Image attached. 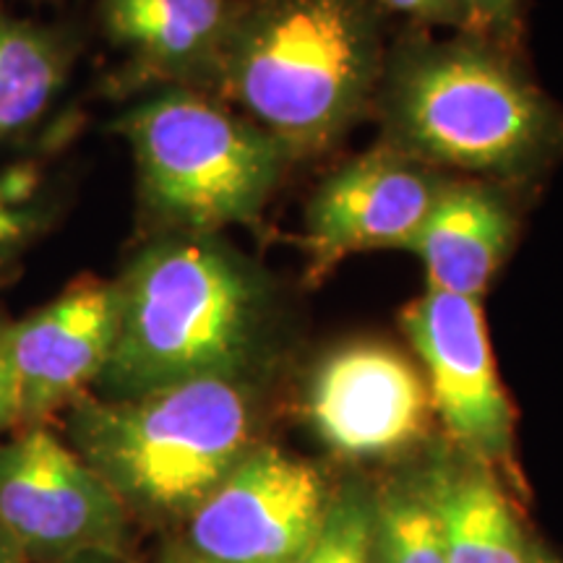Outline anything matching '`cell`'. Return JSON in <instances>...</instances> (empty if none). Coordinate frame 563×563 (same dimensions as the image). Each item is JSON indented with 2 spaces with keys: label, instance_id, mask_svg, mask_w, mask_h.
Masks as SVG:
<instances>
[{
  "label": "cell",
  "instance_id": "obj_1",
  "mask_svg": "<svg viewBox=\"0 0 563 563\" xmlns=\"http://www.w3.org/2000/svg\"><path fill=\"white\" fill-rule=\"evenodd\" d=\"M121 323L95 386L129 399L196 378H245L272 321V285L220 235H154L115 279Z\"/></svg>",
  "mask_w": 563,
  "mask_h": 563
},
{
  "label": "cell",
  "instance_id": "obj_2",
  "mask_svg": "<svg viewBox=\"0 0 563 563\" xmlns=\"http://www.w3.org/2000/svg\"><path fill=\"white\" fill-rule=\"evenodd\" d=\"M382 76L363 0H262L241 5L217 97L238 102L287 152H316L361 115Z\"/></svg>",
  "mask_w": 563,
  "mask_h": 563
},
{
  "label": "cell",
  "instance_id": "obj_3",
  "mask_svg": "<svg viewBox=\"0 0 563 563\" xmlns=\"http://www.w3.org/2000/svg\"><path fill=\"white\" fill-rule=\"evenodd\" d=\"M389 144L426 165L519 178L553 157L563 118L481 37L412 42L386 68Z\"/></svg>",
  "mask_w": 563,
  "mask_h": 563
},
{
  "label": "cell",
  "instance_id": "obj_4",
  "mask_svg": "<svg viewBox=\"0 0 563 563\" xmlns=\"http://www.w3.org/2000/svg\"><path fill=\"white\" fill-rule=\"evenodd\" d=\"M66 412L70 449L125 509L154 517H191L258 446L245 378H196L129 399L84 394Z\"/></svg>",
  "mask_w": 563,
  "mask_h": 563
},
{
  "label": "cell",
  "instance_id": "obj_5",
  "mask_svg": "<svg viewBox=\"0 0 563 563\" xmlns=\"http://www.w3.org/2000/svg\"><path fill=\"white\" fill-rule=\"evenodd\" d=\"M112 131L131 146L146 238L256 224L292 159L262 125L194 89H159Z\"/></svg>",
  "mask_w": 563,
  "mask_h": 563
},
{
  "label": "cell",
  "instance_id": "obj_6",
  "mask_svg": "<svg viewBox=\"0 0 563 563\" xmlns=\"http://www.w3.org/2000/svg\"><path fill=\"white\" fill-rule=\"evenodd\" d=\"M125 506L47 426L21 428L0 443V532L42 559L112 553Z\"/></svg>",
  "mask_w": 563,
  "mask_h": 563
},
{
  "label": "cell",
  "instance_id": "obj_7",
  "mask_svg": "<svg viewBox=\"0 0 563 563\" xmlns=\"http://www.w3.org/2000/svg\"><path fill=\"white\" fill-rule=\"evenodd\" d=\"M332 493L313 464L256 446L196 506V563H295L319 530Z\"/></svg>",
  "mask_w": 563,
  "mask_h": 563
},
{
  "label": "cell",
  "instance_id": "obj_8",
  "mask_svg": "<svg viewBox=\"0 0 563 563\" xmlns=\"http://www.w3.org/2000/svg\"><path fill=\"white\" fill-rule=\"evenodd\" d=\"M402 329L428 373V397L456 449L485 464L514 456V407L498 382L481 300L428 290Z\"/></svg>",
  "mask_w": 563,
  "mask_h": 563
},
{
  "label": "cell",
  "instance_id": "obj_9",
  "mask_svg": "<svg viewBox=\"0 0 563 563\" xmlns=\"http://www.w3.org/2000/svg\"><path fill=\"white\" fill-rule=\"evenodd\" d=\"M121 323L115 279L81 274L66 290L11 323L19 426H47L100 382ZM16 426V428H19Z\"/></svg>",
  "mask_w": 563,
  "mask_h": 563
},
{
  "label": "cell",
  "instance_id": "obj_10",
  "mask_svg": "<svg viewBox=\"0 0 563 563\" xmlns=\"http://www.w3.org/2000/svg\"><path fill=\"white\" fill-rule=\"evenodd\" d=\"M446 180L426 162L378 146L329 175L308 207V279L321 282L352 253L407 249Z\"/></svg>",
  "mask_w": 563,
  "mask_h": 563
},
{
  "label": "cell",
  "instance_id": "obj_11",
  "mask_svg": "<svg viewBox=\"0 0 563 563\" xmlns=\"http://www.w3.org/2000/svg\"><path fill=\"white\" fill-rule=\"evenodd\" d=\"M241 5L232 0H97V21L121 66L104 91L194 89L217 97L220 68Z\"/></svg>",
  "mask_w": 563,
  "mask_h": 563
},
{
  "label": "cell",
  "instance_id": "obj_12",
  "mask_svg": "<svg viewBox=\"0 0 563 563\" xmlns=\"http://www.w3.org/2000/svg\"><path fill=\"white\" fill-rule=\"evenodd\" d=\"M431 397L420 373L386 344H352L316 371L308 415L334 452L382 456L410 446L428 422Z\"/></svg>",
  "mask_w": 563,
  "mask_h": 563
},
{
  "label": "cell",
  "instance_id": "obj_13",
  "mask_svg": "<svg viewBox=\"0 0 563 563\" xmlns=\"http://www.w3.org/2000/svg\"><path fill=\"white\" fill-rule=\"evenodd\" d=\"M506 196L481 183H446L407 245L422 258L428 290L481 300L514 238Z\"/></svg>",
  "mask_w": 563,
  "mask_h": 563
},
{
  "label": "cell",
  "instance_id": "obj_14",
  "mask_svg": "<svg viewBox=\"0 0 563 563\" xmlns=\"http://www.w3.org/2000/svg\"><path fill=\"white\" fill-rule=\"evenodd\" d=\"M79 53V26L19 16L0 0V152L24 150L51 129Z\"/></svg>",
  "mask_w": 563,
  "mask_h": 563
},
{
  "label": "cell",
  "instance_id": "obj_15",
  "mask_svg": "<svg viewBox=\"0 0 563 563\" xmlns=\"http://www.w3.org/2000/svg\"><path fill=\"white\" fill-rule=\"evenodd\" d=\"M439 519L449 563H534L517 511L488 464L460 452L420 477Z\"/></svg>",
  "mask_w": 563,
  "mask_h": 563
},
{
  "label": "cell",
  "instance_id": "obj_16",
  "mask_svg": "<svg viewBox=\"0 0 563 563\" xmlns=\"http://www.w3.org/2000/svg\"><path fill=\"white\" fill-rule=\"evenodd\" d=\"M79 121L74 112L58 115L34 144L0 162V287L66 217L70 194L58 157Z\"/></svg>",
  "mask_w": 563,
  "mask_h": 563
},
{
  "label": "cell",
  "instance_id": "obj_17",
  "mask_svg": "<svg viewBox=\"0 0 563 563\" xmlns=\"http://www.w3.org/2000/svg\"><path fill=\"white\" fill-rule=\"evenodd\" d=\"M373 563H449L441 527L418 483L391 485L373 501Z\"/></svg>",
  "mask_w": 563,
  "mask_h": 563
},
{
  "label": "cell",
  "instance_id": "obj_18",
  "mask_svg": "<svg viewBox=\"0 0 563 563\" xmlns=\"http://www.w3.org/2000/svg\"><path fill=\"white\" fill-rule=\"evenodd\" d=\"M373 498L363 490L332 496L319 530L295 563H373Z\"/></svg>",
  "mask_w": 563,
  "mask_h": 563
},
{
  "label": "cell",
  "instance_id": "obj_19",
  "mask_svg": "<svg viewBox=\"0 0 563 563\" xmlns=\"http://www.w3.org/2000/svg\"><path fill=\"white\" fill-rule=\"evenodd\" d=\"M386 9H394L407 16L428 21V24H449L475 30L473 13L467 0H378Z\"/></svg>",
  "mask_w": 563,
  "mask_h": 563
},
{
  "label": "cell",
  "instance_id": "obj_20",
  "mask_svg": "<svg viewBox=\"0 0 563 563\" xmlns=\"http://www.w3.org/2000/svg\"><path fill=\"white\" fill-rule=\"evenodd\" d=\"M11 319L0 311V435L19 426L16 378L11 363Z\"/></svg>",
  "mask_w": 563,
  "mask_h": 563
},
{
  "label": "cell",
  "instance_id": "obj_21",
  "mask_svg": "<svg viewBox=\"0 0 563 563\" xmlns=\"http://www.w3.org/2000/svg\"><path fill=\"white\" fill-rule=\"evenodd\" d=\"M475 30L511 32L517 24V0H467Z\"/></svg>",
  "mask_w": 563,
  "mask_h": 563
},
{
  "label": "cell",
  "instance_id": "obj_22",
  "mask_svg": "<svg viewBox=\"0 0 563 563\" xmlns=\"http://www.w3.org/2000/svg\"><path fill=\"white\" fill-rule=\"evenodd\" d=\"M58 563H110V553H81L70 555V559H63Z\"/></svg>",
  "mask_w": 563,
  "mask_h": 563
},
{
  "label": "cell",
  "instance_id": "obj_23",
  "mask_svg": "<svg viewBox=\"0 0 563 563\" xmlns=\"http://www.w3.org/2000/svg\"><path fill=\"white\" fill-rule=\"evenodd\" d=\"M5 545H9V540H5L3 532H0V563H9V555H5Z\"/></svg>",
  "mask_w": 563,
  "mask_h": 563
},
{
  "label": "cell",
  "instance_id": "obj_24",
  "mask_svg": "<svg viewBox=\"0 0 563 563\" xmlns=\"http://www.w3.org/2000/svg\"><path fill=\"white\" fill-rule=\"evenodd\" d=\"M534 563H561V561L553 559V555L543 553V551H538V559H534Z\"/></svg>",
  "mask_w": 563,
  "mask_h": 563
},
{
  "label": "cell",
  "instance_id": "obj_25",
  "mask_svg": "<svg viewBox=\"0 0 563 563\" xmlns=\"http://www.w3.org/2000/svg\"><path fill=\"white\" fill-rule=\"evenodd\" d=\"M32 3H58V0H32Z\"/></svg>",
  "mask_w": 563,
  "mask_h": 563
},
{
  "label": "cell",
  "instance_id": "obj_26",
  "mask_svg": "<svg viewBox=\"0 0 563 563\" xmlns=\"http://www.w3.org/2000/svg\"><path fill=\"white\" fill-rule=\"evenodd\" d=\"M167 563H196V561L191 559V561H167Z\"/></svg>",
  "mask_w": 563,
  "mask_h": 563
}]
</instances>
